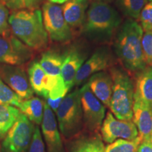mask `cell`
Here are the masks:
<instances>
[{
    "label": "cell",
    "instance_id": "cell-2",
    "mask_svg": "<svg viewBox=\"0 0 152 152\" xmlns=\"http://www.w3.org/2000/svg\"><path fill=\"white\" fill-rule=\"evenodd\" d=\"M9 23L12 33L30 49L39 50L46 47L48 34L39 9L15 11L9 16Z\"/></svg>",
    "mask_w": 152,
    "mask_h": 152
},
{
    "label": "cell",
    "instance_id": "cell-18",
    "mask_svg": "<svg viewBox=\"0 0 152 152\" xmlns=\"http://www.w3.org/2000/svg\"><path fill=\"white\" fill-rule=\"evenodd\" d=\"M134 94L152 110V66H147L144 70L137 74Z\"/></svg>",
    "mask_w": 152,
    "mask_h": 152
},
{
    "label": "cell",
    "instance_id": "cell-22",
    "mask_svg": "<svg viewBox=\"0 0 152 152\" xmlns=\"http://www.w3.org/2000/svg\"><path fill=\"white\" fill-rule=\"evenodd\" d=\"M20 113V110L17 107L0 104V139L6 136Z\"/></svg>",
    "mask_w": 152,
    "mask_h": 152
},
{
    "label": "cell",
    "instance_id": "cell-36",
    "mask_svg": "<svg viewBox=\"0 0 152 152\" xmlns=\"http://www.w3.org/2000/svg\"><path fill=\"white\" fill-rule=\"evenodd\" d=\"M0 152H1V151H0Z\"/></svg>",
    "mask_w": 152,
    "mask_h": 152
},
{
    "label": "cell",
    "instance_id": "cell-23",
    "mask_svg": "<svg viewBox=\"0 0 152 152\" xmlns=\"http://www.w3.org/2000/svg\"><path fill=\"white\" fill-rule=\"evenodd\" d=\"M148 0H116V4L122 12L132 19H138Z\"/></svg>",
    "mask_w": 152,
    "mask_h": 152
},
{
    "label": "cell",
    "instance_id": "cell-28",
    "mask_svg": "<svg viewBox=\"0 0 152 152\" xmlns=\"http://www.w3.org/2000/svg\"><path fill=\"white\" fill-rule=\"evenodd\" d=\"M28 152H46L42 134L38 125L35 126V132H34L33 139L28 149Z\"/></svg>",
    "mask_w": 152,
    "mask_h": 152
},
{
    "label": "cell",
    "instance_id": "cell-8",
    "mask_svg": "<svg viewBox=\"0 0 152 152\" xmlns=\"http://www.w3.org/2000/svg\"><path fill=\"white\" fill-rule=\"evenodd\" d=\"M42 18L47 33L52 40L66 42L71 39L72 32L64 18L61 7L50 1L45 3Z\"/></svg>",
    "mask_w": 152,
    "mask_h": 152
},
{
    "label": "cell",
    "instance_id": "cell-13",
    "mask_svg": "<svg viewBox=\"0 0 152 152\" xmlns=\"http://www.w3.org/2000/svg\"><path fill=\"white\" fill-rule=\"evenodd\" d=\"M111 64V55L107 49H100L83 64L76 74L74 86H79L91 76L104 71Z\"/></svg>",
    "mask_w": 152,
    "mask_h": 152
},
{
    "label": "cell",
    "instance_id": "cell-21",
    "mask_svg": "<svg viewBox=\"0 0 152 152\" xmlns=\"http://www.w3.org/2000/svg\"><path fill=\"white\" fill-rule=\"evenodd\" d=\"M20 111L36 125L42 124L43 120L45 103L41 99L33 97L23 100L20 107Z\"/></svg>",
    "mask_w": 152,
    "mask_h": 152
},
{
    "label": "cell",
    "instance_id": "cell-34",
    "mask_svg": "<svg viewBox=\"0 0 152 152\" xmlns=\"http://www.w3.org/2000/svg\"><path fill=\"white\" fill-rule=\"evenodd\" d=\"M151 142H152V135H151Z\"/></svg>",
    "mask_w": 152,
    "mask_h": 152
},
{
    "label": "cell",
    "instance_id": "cell-7",
    "mask_svg": "<svg viewBox=\"0 0 152 152\" xmlns=\"http://www.w3.org/2000/svg\"><path fill=\"white\" fill-rule=\"evenodd\" d=\"M84 126L91 133H98L106 116V107L90 90L87 83L80 89Z\"/></svg>",
    "mask_w": 152,
    "mask_h": 152
},
{
    "label": "cell",
    "instance_id": "cell-20",
    "mask_svg": "<svg viewBox=\"0 0 152 152\" xmlns=\"http://www.w3.org/2000/svg\"><path fill=\"white\" fill-rule=\"evenodd\" d=\"M64 55L54 52L44 53L39 60V64L49 77L53 79L62 78L61 75Z\"/></svg>",
    "mask_w": 152,
    "mask_h": 152
},
{
    "label": "cell",
    "instance_id": "cell-10",
    "mask_svg": "<svg viewBox=\"0 0 152 152\" xmlns=\"http://www.w3.org/2000/svg\"><path fill=\"white\" fill-rule=\"evenodd\" d=\"M30 47L17 39L10 31L0 35V64L11 66H20L30 57Z\"/></svg>",
    "mask_w": 152,
    "mask_h": 152
},
{
    "label": "cell",
    "instance_id": "cell-35",
    "mask_svg": "<svg viewBox=\"0 0 152 152\" xmlns=\"http://www.w3.org/2000/svg\"><path fill=\"white\" fill-rule=\"evenodd\" d=\"M149 1H152V0H149Z\"/></svg>",
    "mask_w": 152,
    "mask_h": 152
},
{
    "label": "cell",
    "instance_id": "cell-15",
    "mask_svg": "<svg viewBox=\"0 0 152 152\" xmlns=\"http://www.w3.org/2000/svg\"><path fill=\"white\" fill-rule=\"evenodd\" d=\"M94 96L109 108L113 92V80L111 74L101 71L91 76L87 83Z\"/></svg>",
    "mask_w": 152,
    "mask_h": 152
},
{
    "label": "cell",
    "instance_id": "cell-26",
    "mask_svg": "<svg viewBox=\"0 0 152 152\" xmlns=\"http://www.w3.org/2000/svg\"><path fill=\"white\" fill-rule=\"evenodd\" d=\"M9 9L14 11L36 9L41 0H1Z\"/></svg>",
    "mask_w": 152,
    "mask_h": 152
},
{
    "label": "cell",
    "instance_id": "cell-25",
    "mask_svg": "<svg viewBox=\"0 0 152 152\" xmlns=\"http://www.w3.org/2000/svg\"><path fill=\"white\" fill-rule=\"evenodd\" d=\"M23 99L0 77V104L20 107Z\"/></svg>",
    "mask_w": 152,
    "mask_h": 152
},
{
    "label": "cell",
    "instance_id": "cell-27",
    "mask_svg": "<svg viewBox=\"0 0 152 152\" xmlns=\"http://www.w3.org/2000/svg\"><path fill=\"white\" fill-rule=\"evenodd\" d=\"M142 28L145 33H152V1L144 6L140 14Z\"/></svg>",
    "mask_w": 152,
    "mask_h": 152
},
{
    "label": "cell",
    "instance_id": "cell-16",
    "mask_svg": "<svg viewBox=\"0 0 152 152\" xmlns=\"http://www.w3.org/2000/svg\"><path fill=\"white\" fill-rule=\"evenodd\" d=\"M84 61L85 57L75 49H71L64 55L61 75L68 92L74 86L76 74Z\"/></svg>",
    "mask_w": 152,
    "mask_h": 152
},
{
    "label": "cell",
    "instance_id": "cell-29",
    "mask_svg": "<svg viewBox=\"0 0 152 152\" xmlns=\"http://www.w3.org/2000/svg\"><path fill=\"white\" fill-rule=\"evenodd\" d=\"M142 49L146 64L152 66V33H145L142 37Z\"/></svg>",
    "mask_w": 152,
    "mask_h": 152
},
{
    "label": "cell",
    "instance_id": "cell-14",
    "mask_svg": "<svg viewBox=\"0 0 152 152\" xmlns=\"http://www.w3.org/2000/svg\"><path fill=\"white\" fill-rule=\"evenodd\" d=\"M132 121L142 140H151L152 135V110L141 99L134 94Z\"/></svg>",
    "mask_w": 152,
    "mask_h": 152
},
{
    "label": "cell",
    "instance_id": "cell-32",
    "mask_svg": "<svg viewBox=\"0 0 152 152\" xmlns=\"http://www.w3.org/2000/svg\"><path fill=\"white\" fill-rule=\"evenodd\" d=\"M50 2L55 3V4H63L65 3L66 1H67L68 0H49Z\"/></svg>",
    "mask_w": 152,
    "mask_h": 152
},
{
    "label": "cell",
    "instance_id": "cell-19",
    "mask_svg": "<svg viewBox=\"0 0 152 152\" xmlns=\"http://www.w3.org/2000/svg\"><path fill=\"white\" fill-rule=\"evenodd\" d=\"M68 152H105V145L102 136L91 133L73 140Z\"/></svg>",
    "mask_w": 152,
    "mask_h": 152
},
{
    "label": "cell",
    "instance_id": "cell-17",
    "mask_svg": "<svg viewBox=\"0 0 152 152\" xmlns=\"http://www.w3.org/2000/svg\"><path fill=\"white\" fill-rule=\"evenodd\" d=\"M88 4V0H68L64 3L63 14L68 26L77 28L83 23Z\"/></svg>",
    "mask_w": 152,
    "mask_h": 152
},
{
    "label": "cell",
    "instance_id": "cell-33",
    "mask_svg": "<svg viewBox=\"0 0 152 152\" xmlns=\"http://www.w3.org/2000/svg\"><path fill=\"white\" fill-rule=\"evenodd\" d=\"M95 1H100V2H106V3H109V2H111L113 0H94Z\"/></svg>",
    "mask_w": 152,
    "mask_h": 152
},
{
    "label": "cell",
    "instance_id": "cell-6",
    "mask_svg": "<svg viewBox=\"0 0 152 152\" xmlns=\"http://www.w3.org/2000/svg\"><path fill=\"white\" fill-rule=\"evenodd\" d=\"M35 126L25 114L20 113L2 142L4 152H26L33 139Z\"/></svg>",
    "mask_w": 152,
    "mask_h": 152
},
{
    "label": "cell",
    "instance_id": "cell-1",
    "mask_svg": "<svg viewBox=\"0 0 152 152\" xmlns=\"http://www.w3.org/2000/svg\"><path fill=\"white\" fill-rule=\"evenodd\" d=\"M143 29L133 19L122 25L115 42V51L127 70L140 73L147 66L142 49Z\"/></svg>",
    "mask_w": 152,
    "mask_h": 152
},
{
    "label": "cell",
    "instance_id": "cell-5",
    "mask_svg": "<svg viewBox=\"0 0 152 152\" xmlns=\"http://www.w3.org/2000/svg\"><path fill=\"white\" fill-rule=\"evenodd\" d=\"M58 129L66 139L77 135L84 126L80 90H75L62 100L56 112Z\"/></svg>",
    "mask_w": 152,
    "mask_h": 152
},
{
    "label": "cell",
    "instance_id": "cell-30",
    "mask_svg": "<svg viewBox=\"0 0 152 152\" xmlns=\"http://www.w3.org/2000/svg\"><path fill=\"white\" fill-rule=\"evenodd\" d=\"M9 18L8 9L0 0V35H4L11 31Z\"/></svg>",
    "mask_w": 152,
    "mask_h": 152
},
{
    "label": "cell",
    "instance_id": "cell-9",
    "mask_svg": "<svg viewBox=\"0 0 152 152\" xmlns=\"http://www.w3.org/2000/svg\"><path fill=\"white\" fill-rule=\"evenodd\" d=\"M100 132L102 140L106 144H111L121 139L133 140L139 137L137 128L132 120L118 119L111 111L106 113Z\"/></svg>",
    "mask_w": 152,
    "mask_h": 152
},
{
    "label": "cell",
    "instance_id": "cell-31",
    "mask_svg": "<svg viewBox=\"0 0 152 152\" xmlns=\"http://www.w3.org/2000/svg\"><path fill=\"white\" fill-rule=\"evenodd\" d=\"M138 152H152L151 140H142L138 148Z\"/></svg>",
    "mask_w": 152,
    "mask_h": 152
},
{
    "label": "cell",
    "instance_id": "cell-4",
    "mask_svg": "<svg viewBox=\"0 0 152 152\" xmlns=\"http://www.w3.org/2000/svg\"><path fill=\"white\" fill-rule=\"evenodd\" d=\"M110 74L113 80V92L109 109L118 119L131 121L134 94L132 80L121 68H112Z\"/></svg>",
    "mask_w": 152,
    "mask_h": 152
},
{
    "label": "cell",
    "instance_id": "cell-12",
    "mask_svg": "<svg viewBox=\"0 0 152 152\" xmlns=\"http://www.w3.org/2000/svg\"><path fill=\"white\" fill-rule=\"evenodd\" d=\"M41 129L48 152H65L54 113L46 102Z\"/></svg>",
    "mask_w": 152,
    "mask_h": 152
},
{
    "label": "cell",
    "instance_id": "cell-11",
    "mask_svg": "<svg viewBox=\"0 0 152 152\" xmlns=\"http://www.w3.org/2000/svg\"><path fill=\"white\" fill-rule=\"evenodd\" d=\"M0 77L23 100L33 97V90L26 72L18 66H0Z\"/></svg>",
    "mask_w": 152,
    "mask_h": 152
},
{
    "label": "cell",
    "instance_id": "cell-24",
    "mask_svg": "<svg viewBox=\"0 0 152 152\" xmlns=\"http://www.w3.org/2000/svg\"><path fill=\"white\" fill-rule=\"evenodd\" d=\"M142 141L140 136L133 140H117L105 146V152H138Z\"/></svg>",
    "mask_w": 152,
    "mask_h": 152
},
{
    "label": "cell",
    "instance_id": "cell-3",
    "mask_svg": "<svg viewBox=\"0 0 152 152\" xmlns=\"http://www.w3.org/2000/svg\"><path fill=\"white\" fill-rule=\"evenodd\" d=\"M121 22L118 11L108 3L94 1L87 12L84 32L102 41H108Z\"/></svg>",
    "mask_w": 152,
    "mask_h": 152
}]
</instances>
